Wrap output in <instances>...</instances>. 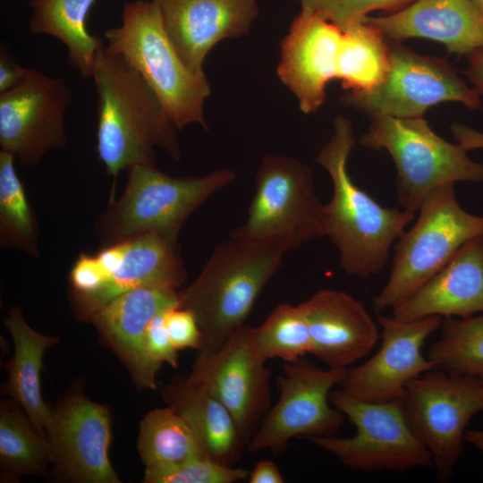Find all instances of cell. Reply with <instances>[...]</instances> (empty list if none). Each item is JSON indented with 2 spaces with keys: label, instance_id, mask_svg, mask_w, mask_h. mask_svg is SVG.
<instances>
[{
  "label": "cell",
  "instance_id": "cell-34",
  "mask_svg": "<svg viewBox=\"0 0 483 483\" xmlns=\"http://www.w3.org/2000/svg\"><path fill=\"white\" fill-rule=\"evenodd\" d=\"M165 324L177 351L186 348L199 350L201 332L191 310L180 306L169 308L165 314Z\"/></svg>",
  "mask_w": 483,
  "mask_h": 483
},
{
  "label": "cell",
  "instance_id": "cell-16",
  "mask_svg": "<svg viewBox=\"0 0 483 483\" xmlns=\"http://www.w3.org/2000/svg\"><path fill=\"white\" fill-rule=\"evenodd\" d=\"M377 322L382 327L380 349L365 363L346 369L341 390L365 402L401 400L411 380L435 369L422 355L421 348L441 326L442 318L401 320L378 315Z\"/></svg>",
  "mask_w": 483,
  "mask_h": 483
},
{
  "label": "cell",
  "instance_id": "cell-35",
  "mask_svg": "<svg viewBox=\"0 0 483 483\" xmlns=\"http://www.w3.org/2000/svg\"><path fill=\"white\" fill-rule=\"evenodd\" d=\"M168 309L159 311L151 319L146 332L145 350L149 360L157 366L167 363L177 368L178 351L174 348L165 324V314Z\"/></svg>",
  "mask_w": 483,
  "mask_h": 483
},
{
  "label": "cell",
  "instance_id": "cell-41",
  "mask_svg": "<svg viewBox=\"0 0 483 483\" xmlns=\"http://www.w3.org/2000/svg\"><path fill=\"white\" fill-rule=\"evenodd\" d=\"M479 10L483 13V0H473Z\"/></svg>",
  "mask_w": 483,
  "mask_h": 483
},
{
  "label": "cell",
  "instance_id": "cell-25",
  "mask_svg": "<svg viewBox=\"0 0 483 483\" xmlns=\"http://www.w3.org/2000/svg\"><path fill=\"white\" fill-rule=\"evenodd\" d=\"M4 323L14 343L13 358L6 365L9 377L4 385V393L22 407L35 429L47 437L52 411L42 397L40 375L43 354L58 338L35 331L19 308H11Z\"/></svg>",
  "mask_w": 483,
  "mask_h": 483
},
{
  "label": "cell",
  "instance_id": "cell-14",
  "mask_svg": "<svg viewBox=\"0 0 483 483\" xmlns=\"http://www.w3.org/2000/svg\"><path fill=\"white\" fill-rule=\"evenodd\" d=\"M72 93L64 79L28 68L15 86L0 93L1 149L31 166L51 149L65 147Z\"/></svg>",
  "mask_w": 483,
  "mask_h": 483
},
{
  "label": "cell",
  "instance_id": "cell-3",
  "mask_svg": "<svg viewBox=\"0 0 483 483\" xmlns=\"http://www.w3.org/2000/svg\"><path fill=\"white\" fill-rule=\"evenodd\" d=\"M355 142L351 121L339 115L315 159L332 181L333 196L323 209L326 236L340 254L339 266L347 275L367 278L384 269L394 242L415 213L383 207L353 182L347 163Z\"/></svg>",
  "mask_w": 483,
  "mask_h": 483
},
{
  "label": "cell",
  "instance_id": "cell-29",
  "mask_svg": "<svg viewBox=\"0 0 483 483\" xmlns=\"http://www.w3.org/2000/svg\"><path fill=\"white\" fill-rule=\"evenodd\" d=\"M13 154L0 151V237L4 247L38 257V227L22 183L14 168Z\"/></svg>",
  "mask_w": 483,
  "mask_h": 483
},
{
  "label": "cell",
  "instance_id": "cell-23",
  "mask_svg": "<svg viewBox=\"0 0 483 483\" xmlns=\"http://www.w3.org/2000/svg\"><path fill=\"white\" fill-rule=\"evenodd\" d=\"M127 241L121 266L97 291L74 301L75 312L81 318L89 319L98 309L131 290L143 286L178 290L184 283L186 271L176 243L154 233H141Z\"/></svg>",
  "mask_w": 483,
  "mask_h": 483
},
{
  "label": "cell",
  "instance_id": "cell-40",
  "mask_svg": "<svg viewBox=\"0 0 483 483\" xmlns=\"http://www.w3.org/2000/svg\"><path fill=\"white\" fill-rule=\"evenodd\" d=\"M464 440L472 444L483 453V430H466Z\"/></svg>",
  "mask_w": 483,
  "mask_h": 483
},
{
  "label": "cell",
  "instance_id": "cell-21",
  "mask_svg": "<svg viewBox=\"0 0 483 483\" xmlns=\"http://www.w3.org/2000/svg\"><path fill=\"white\" fill-rule=\"evenodd\" d=\"M361 21L388 40L427 38L465 56L483 47V13L473 0H415L397 12Z\"/></svg>",
  "mask_w": 483,
  "mask_h": 483
},
{
  "label": "cell",
  "instance_id": "cell-7",
  "mask_svg": "<svg viewBox=\"0 0 483 483\" xmlns=\"http://www.w3.org/2000/svg\"><path fill=\"white\" fill-rule=\"evenodd\" d=\"M235 179L236 174L226 168L201 176L174 177L155 165L131 166L123 195L101 220V234L110 244L146 233L177 243L186 219Z\"/></svg>",
  "mask_w": 483,
  "mask_h": 483
},
{
  "label": "cell",
  "instance_id": "cell-37",
  "mask_svg": "<svg viewBox=\"0 0 483 483\" xmlns=\"http://www.w3.org/2000/svg\"><path fill=\"white\" fill-rule=\"evenodd\" d=\"M450 131L458 143L465 149H483V132L460 123H453Z\"/></svg>",
  "mask_w": 483,
  "mask_h": 483
},
{
  "label": "cell",
  "instance_id": "cell-6",
  "mask_svg": "<svg viewBox=\"0 0 483 483\" xmlns=\"http://www.w3.org/2000/svg\"><path fill=\"white\" fill-rule=\"evenodd\" d=\"M247 218L230 237L285 252L326 236L324 204L311 168L292 157L265 155Z\"/></svg>",
  "mask_w": 483,
  "mask_h": 483
},
{
  "label": "cell",
  "instance_id": "cell-31",
  "mask_svg": "<svg viewBox=\"0 0 483 483\" xmlns=\"http://www.w3.org/2000/svg\"><path fill=\"white\" fill-rule=\"evenodd\" d=\"M251 340L265 361L276 358L293 362L311 352L309 328L300 305L275 307L263 324L251 327Z\"/></svg>",
  "mask_w": 483,
  "mask_h": 483
},
{
  "label": "cell",
  "instance_id": "cell-36",
  "mask_svg": "<svg viewBox=\"0 0 483 483\" xmlns=\"http://www.w3.org/2000/svg\"><path fill=\"white\" fill-rule=\"evenodd\" d=\"M28 68L14 61L8 49L2 46L0 50V93L15 86Z\"/></svg>",
  "mask_w": 483,
  "mask_h": 483
},
{
  "label": "cell",
  "instance_id": "cell-10",
  "mask_svg": "<svg viewBox=\"0 0 483 483\" xmlns=\"http://www.w3.org/2000/svg\"><path fill=\"white\" fill-rule=\"evenodd\" d=\"M329 401L355 426V436L307 438L344 465L367 472L406 471L433 465L430 452L407 422L402 399L365 402L337 390L330 393Z\"/></svg>",
  "mask_w": 483,
  "mask_h": 483
},
{
  "label": "cell",
  "instance_id": "cell-30",
  "mask_svg": "<svg viewBox=\"0 0 483 483\" xmlns=\"http://www.w3.org/2000/svg\"><path fill=\"white\" fill-rule=\"evenodd\" d=\"M441 329L427 357L435 369L483 378V315L444 318Z\"/></svg>",
  "mask_w": 483,
  "mask_h": 483
},
{
  "label": "cell",
  "instance_id": "cell-38",
  "mask_svg": "<svg viewBox=\"0 0 483 483\" xmlns=\"http://www.w3.org/2000/svg\"><path fill=\"white\" fill-rule=\"evenodd\" d=\"M250 483H283L284 479L278 467L271 461L263 460L256 463L248 477Z\"/></svg>",
  "mask_w": 483,
  "mask_h": 483
},
{
  "label": "cell",
  "instance_id": "cell-32",
  "mask_svg": "<svg viewBox=\"0 0 483 483\" xmlns=\"http://www.w3.org/2000/svg\"><path fill=\"white\" fill-rule=\"evenodd\" d=\"M301 10L313 13L342 30L361 21L373 11L390 13L408 6L415 0H299Z\"/></svg>",
  "mask_w": 483,
  "mask_h": 483
},
{
  "label": "cell",
  "instance_id": "cell-15",
  "mask_svg": "<svg viewBox=\"0 0 483 483\" xmlns=\"http://www.w3.org/2000/svg\"><path fill=\"white\" fill-rule=\"evenodd\" d=\"M256 352L244 325L217 350H200L190 378L217 398L248 441L270 409L271 371Z\"/></svg>",
  "mask_w": 483,
  "mask_h": 483
},
{
  "label": "cell",
  "instance_id": "cell-2",
  "mask_svg": "<svg viewBox=\"0 0 483 483\" xmlns=\"http://www.w3.org/2000/svg\"><path fill=\"white\" fill-rule=\"evenodd\" d=\"M97 96V152L108 174L155 165L156 148L181 157L177 128L142 77L104 42L91 74Z\"/></svg>",
  "mask_w": 483,
  "mask_h": 483
},
{
  "label": "cell",
  "instance_id": "cell-11",
  "mask_svg": "<svg viewBox=\"0 0 483 483\" xmlns=\"http://www.w3.org/2000/svg\"><path fill=\"white\" fill-rule=\"evenodd\" d=\"M388 67L382 80L363 91H349L341 102L372 116L422 117L431 106L454 101L474 110L480 95L444 59L419 54L388 40Z\"/></svg>",
  "mask_w": 483,
  "mask_h": 483
},
{
  "label": "cell",
  "instance_id": "cell-27",
  "mask_svg": "<svg viewBox=\"0 0 483 483\" xmlns=\"http://www.w3.org/2000/svg\"><path fill=\"white\" fill-rule=\"evenodd\" d=\"M138 450L146 468L144 482L203 455L189 425L170 406L152 410L144 416L140 425Z\"/></svg>",
  "mask_w": 483,
  "mask_h": 483
},
{
  "label": "cell",
  "instance_id": "cell-20",
  "mask_svg": "<svg viewBox=\"0 0 483 483\" xmlns=\"http://www.w3.org/2000/svg\"><path fill=\"white\" fill-rule=\"evenodd\" d=\"M307 319L310 353L332 369H347L376 344L378 330L363 304L349 293L323 289L299 304Z\"/></svg>",
  "mask_w": 483,
  "mask_h": 483
},
{
  "label": "cell",
  "instance_id": "cell-13",
  "mask_svg": "<svg viewBox=\"0 0 483 483\" xmlns=\"http://www.w3.org/2000/svg\"><path fill=\"white\" fill-rule=\"evenodd\" d=\"M277 377L279 399L249 440L250 453H282L293 437L335 436L344 414L328 404L330 390L340 385L346 369H322L303 357L283 364Z\"/></svg>",
  "mask_w": 483,
  "mask_h": 483
},
{
  "label": "cell",
  "instance_id": "cell-4",
  "mask_svg": "<svg viewBox=\"0 0 483 483\" xmlns=\"http://www.w3.org/2000/svg\"><path fill=\"white\" fill-rule=\"evenodd\" d=\"M285 251L231 238L212 252L197 278L179 291L180 307L193 312L200 350H217L245 325L252 307L277 272Z\"/></svg>",
  "mask_w": 483,
  "mask_h": 483
},
{
  "label": "cell",
  "instance_id": "cell-19",
  "mask_svg": "<svg viewBox=\"0 0 483 483\" xmlns=\"http://www.w3.org/2000/svg\"><path fill=\"white\" fill-rule=\"evenodd\" d=\"M174 306H180L178 290L143 286L119 295L89 318L140 388L157 389L160 369L147 355V328L159 311Z\"/></svg>",
  "mask_w": 483,
  "mask_h": 483
},
{
  "label": "cell",
  "instance_id": "cell-5",
  "mask_svg": "<svg viewBox=\"0 0 483 483\" xmlns=\"http://www.w3.org/2000/svg\"><path fill=\"white\" fill-rule=\"evenodd\" d=\"M121 20L120 26L104 32L106 50L121 56L142 77L177 130L191 123L207 130L204 105L211 92L209 82L205 73L192 72L177 53L157 3H125Z\"/></svg>",
  "mask_w": 483,
  "mask_h": 483
},
{
  "label": "cell",
  "instance_id": "cell-28",
  "mask_svg": "<svg viewBox=\"0 0 483 483\" xmlns=\"http://www.w3.org/2000/svg\"><path fill=\"white\" fill-rule=\"evenodd\" d=\"M13 401L2 402L0 407V462L2 471L10 478L24 474L41 475L53 462L49 443L31 424Z\"/></svg>",
  "mask_w": 483,
  "mask_h": 483
},
{
  "label": "cell",
  "instance_id": "cell-9",
  "mask_svg": "<svg viewBox=\"0 0 483 483\" xmlns=\"http://www.w3.org/2000/svg\"><path fill=\"white\" fill-rule=\"evenodd\" d=\"M414 225L394 246L389 278L374 297L377 311L394 308L416 292L470 239L483 234V216L458 203L454 184L443 185L422 201Z\"/></svg>",
  "mask_w": 483,
  "mask_h": 483
},
{
  "label": "cell",
  "instance_id": "cell-39",
  "mask_svg": "<svg viewBox=\"0 0 483 483\" xmlns=\"http://www.w3.org/2000/svg\"><path fill=\"white\" fill-rule=\"evenodd\" d=\"M466 58L468 65L465 73L473 89L483 95V47L469 53Z\"/></svg>",
  "mask_w": 483,
  "mask_h": 483
},
{
  "label": "cell",
  "instance_id": "cell-22",
  "mask_svg": "<svg viewBox=\"0 0 483 483\" xmlns=\"http://www.w3.org/2000/svg\"><path fill=\"white\" fill-rule=\"evenodd\" d=\"M483 313V234L465 242L416 292L393 308V317L468 318Z\"/></svg>",
  "mask_w": 483,
  "mask_h": 483
},
{
  "label": "cell",
  "instance_id": "cell-8",
  "mask_svg": "<svg viewBox=\"0 0 483 483\" xmlns=\"http://www.w3.org/2000/svg\"><path fill=\"white\" fill-rule=\"evenodd\" d=\"M359 143L388 152L394 162L396 195L403 209L417 213L433 190L456 182H483V164L467 149L439 137L423 117L372 116Z\"/></svg>",
  "mask_w": 483,
  "mask_h": 483
},
{
  "label": "cell",
  "instance_id": "cell-1",
  "mask_svg": "<svg viewBox=\"0 0 483 483\" xmlns=\"http://www.w3.org/2000/svg\"><path fill=\"white\" fill-rule=\"evenodd\" d=\"M387 67V39L376 29L361 21L343 30L301 10L282 42L277 74L301 110L310 114L323 105L331 80H341L349 91L368 90Z\"/></svg>",
  "mask_w": 483,
  "mask_h": 483
},
{
  "label": "cell",
  "instance_id": "cell-12",
  "mask_svg": "<svg viewBox=\"0 0 483 483\" xmlns=\"http://www.w3.org/2000/svg\"><path fill=\"white\" fill-rule=\"evenodd\" d=\"M402 400L407 422L430 452L437 474L449 477L470 420L483 411V378L433 369L407 384Z\"/></svg>",
  "mask_w": 483,
  "mask_h": 483
},
{
  "label": "cell",
  "instance_id": "cell-26",
  "mask_svg": "<svg viewBox=\"0 0 483 483\" xmlns=\"http://www.w3.org/2000/svg\"><path fill=\"white\" fill-rule=\"evenodd\" d=\"M95 0H30L29 21L33 34L49 35L67 50V62L82 78L91 77L97 52L103 40L91 35L86 18Z\"/></svg>",
  "mask_w": 483,
  "mask_h": 483
},
{
  "label": "cell",
  "instance_id": "cell-33",
  "mask_svg": "<svg viewBox=\"0 0 483 483\" xmlns=\"http://www.w3.org/2000/svg\"><path fill=\"white\" fill-rule=\"evenodd\" d=\"M250 471L216 462L203 455L155 475L147 483H233L249 477Z\"/></svg>",
  "mask_w": 483,
  "mask_h": 483
},
{
  "label": "cell",
  "instance_id": "cell-18",
  "mask_svg": "<svg viewBox=\"0 0 483 483\" xmlns=\"http://www.w3.org/2000/svg\"><path fill=\"white\" fill-rule=\"evenodd\" d=\"M165 30L184 64L202 74L205 59L220 41L247 34L258 0H154Z\"/></svg>",
  "mask_w": 483,
  "mask_h": 483
},
{
  "label": "cell",
  "instance_id": "cell-24",
  "mask_svg": "<svg viewBox=\"0 0 483 483\" xmlns=\"http://www.w3.org/2000/svg\"><path fill=\"white\" fill-rule=\"evenodd\" d=\"M163 396L189 425L204 456L233 466L247 441L217 398L184 376L175 377L164 389Z\"/></svg>",
  "mask_w": 483,
  "mask_h": 483
},
{
  "label": "cell",
  "instance_id": "cell-17",
  "mask_svg": "<svg viewBox=\"0 0 483 483\" xmlns=\"http://www.w3.org/2000/svg\"><path fill=\"white\" fill-rule=\"evenodd\" d=\"M111 436L109 409L79 393L52 411L47 430L53 462L64 476L83 483L120 482L108 457Z\"/></svg>",
  "mask_w": 483,
  "mask_h": 483
}]
</instances>
